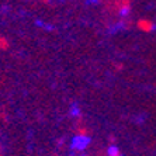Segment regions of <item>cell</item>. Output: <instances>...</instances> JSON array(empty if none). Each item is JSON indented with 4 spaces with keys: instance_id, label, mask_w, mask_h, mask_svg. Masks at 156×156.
I'll return each mask as SVG.
<instances>
[{
    "instance_id": "4",
    "label": "cell",
    "mask_w": 156,
    "mask_h": 156,
    "mask_svg": "<svg viewBox=\"0 0 156 156\" xmlns=\"http://www.w3.org/2000/svg\"><path fill=\"white\" fill-rule=\"evenodd\" d=\"M128 13H129V7H128V6H125V7L121 9V13H120V14L121 16H128Z\"/></svg>"
},
{
    "instance_id": "2",
    "label": "cell",
    "mask_w": 156,
    "mask_h": 156,
    "mask_svg": "<svg viewBox=\"0 0 156 156\" xmlns=\"http://www.w3.org/2000/svg\"><path fill=\"white\" fill-rule=\"evenodd\" d=\"M107 153H108V156H121L120 149H118V146H115V145L110 146L108 151H107Z\"/></svg>"
},
{
    "instance_id": "5",
    "label": "cell",
    "mask_w": 156,
    "mask_h": 156,
    "mask_svg": "<svg viewBox=\"0 0 156 156\" xmlns=\"http://www.w3.org/2000/svg\"><path fill=\"white\" fill-rule=\"evenodd\" d=\"M87 3H89V4H97V3H98V0H89Z\"/></svg>"
},
{
    "instance_id": "1",
    "label": "cell",
    "mask_w": 156,
    "mask_h": 156,
    "mask_svg": "<svg viewBox=\"0 0 156 156\" xmlns=\"http://www.w3.org/2000/svg\"><path fill=\"white\" fill-rule=\"evenodd\" d=\"M91 142L90 136L87 135H75L70 142V148L75 149V151H83L89 146V144Z\"/></svg>"
},
{
    "instance_id": "3",
    "label": "cell",
    "mask_w": 156,
    "mask_h": 156,
    "mask_svg": "<svg viewBox=\"0 0 156 156\" xmlns=\"http://www.w3.org/2000/svg\"><path fill=\"white\" fill-rule=\"evenodd\" d=\"M70 115L72 117H79L80 115V108L77 104H73L72 108H70Z\"/></svg>"
}]
</instances>
